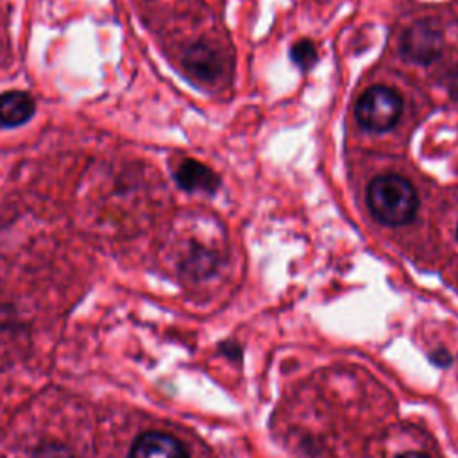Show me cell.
Segmentation results:
<instances>
[{"instance_id": "1", "label": "cell", "mask_w": 458, "mask_h": 458, "mask_svg": "<svg viewBox=\"0 0 458 458\" xmlns=\"http://www.w3.org/2000/svg\"><path fill=\"white\" fill-rule=\"evenodd\" d=\"M367 204L376 220L385 225H404L419 209V195L413 184L397 174H383L370 181Z\"/></svg>"}, {"instance_id": "2", "label": "cell", "mask_w": 458, "mask_h": 458, "mask_svg": "<svg viewBox=\"0 0 458 458\" xmlns=\"http://www.w3.org/2000/svg\"><path fill=\"white\" fill-rule=\"evenodd\" d=\"M403 113V97L394 88L376 84L367 88L354 106L358 123L370 132H385L395 125Z\"/></svg>"}, {"instance_id": "3", "label": "cell", "mask_w": 458, "mask_h": 458, "mask_svg": "<svg viewBox=\"0 0 458 458\" xmlns=\"http://www.w3.org/2000/svg\"><path fill=\"white\" fill-rule=\"evenodd\" d=\"M444 48V34L437 21L424 18L413 21L401 38V54L417 64L437 61Z\"/></svg>"}, {"instance_id": "4", "label": "cell", "mask_w": 458, "mask_h": 458, "mask_svg": "<svg viewBox=\"0 0 458 458\" xmlns=\"http://www.w3.org/2000/svg\"><path fill=\"white\" fill-rule=\"evenodd\" d=\"M182 64L191 77L204 82H215L222 75L225 61L218 48L208 43H195L186 50Z\"/></svg>"}, {"instance_id": "5", "label": "cell", "mask_w": 458, "mask_h": 458, "mask_svg": "<svg viewBox=\"0 0 458 458\" xmlns=\"http://www.w3.org/2000/svg\"><path fill=\"white\" fill-rule=\"evenodd\" d=\"M129 458H188V451L172 435L147 431L132 442Z\"/></svg>"}, {"instance_id": "6", "label": "cell", "mask_w": 458, "mask_h": 458, "mask_svg": "<svg viewBox=\"0 0 458 458\" xmlns=\"http://www.w3.org/2000/svg\"><path fill=\"white\" fill-rule=\"evenodd\" d=\"M174 179L184 191L190 193H215L220 186L218 175L197 159H182L174 170Z\"/></svg>"}, {"instance_id": "7", "label": "cell", "mask_w": 458, "mask_h": 458, "mask_svg": "<svg viewBox=\"0 0 458 458\" xmlns=\"http://www.w3.org/2000/svg\"><path fill=\"white\" fill-rule=\"evenodd\" d=\"M36 111L34 98L25 91H7L0 95V123L5 127L21 125Z\"/></svg>"}, {"instance_id": "8", "label": "cell", "mask_w": 458, "mask_h": 458, "mask_svg": "<svg viewBox=\"0 0 458 458\" xmlns=\"http://www.w3.org/2000/svg\"><path fill=\"white\" fill-rule=\"evenodd\" d=\"M290 57H292V61H293L299 68L306 70V68H310V66L317 61V48H315V45H313L310 39H299V41L292 47Z\"/></svg>"}, {"instance_id": "9", "label": "cell", "mask_w": 458, "mask_h": 458, "mask_svg": "<svg viewBox=\"0 0 458 458\" xmlns=\"http://www.w3.org/2000/svg\"><path fill=\"white\" fill-rule=\"evenodd\" d=\"M447 89H449V95L454 100H458V68L449 72V75H447Z\"/></svg>"}, {"instance_id": "10", "label": "cell", "mask_w": 458, "mask_h": 458, "mask_svg": "<svg viewBox=\"0 0 458 458\" xmlns=\"http://www.w3.org/2000/svg\"><path fill=\"white\" fill-rule=\"evenodd\" d=\"M397 458H429V456L417 453V451H406V453H401Z\"/></svg>"}, {"instance_id": "11", "label": "cell", "mask_w": 458, "mask_h": 458, "mask_svg": "<svg viewBox=\"0 0 458 458\" xmlns=\"http://www.w3.org/2000/svg\"><path fill=\"white\" fill-rule=\"evenodd\" d=\"M456 238H458V229H456Z\"/></svg>"}]
</instances>
